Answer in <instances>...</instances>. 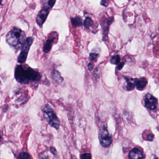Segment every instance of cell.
<instances>
[{"label": "cell", "mask_w": 159, "mask_h": 159, "mask_svg": "<svg viewBox=\"0 0 159 159\" xmlns=\"http://www.w3.org/2000/svg\"><path fill=\"white\" fill-rule=\"evenodd\" d=\"M40 74L30 67L17 66L15 70V78L18 82L28 84L32 82L38 81L41 79Z\"/></svg>", "instance_id": "obj_1"}, {"label": "cell", "mask_w": 159, "mask_h": 159, "mask_svg": "<svg viewBox=\"0 0 159 159\" xmlns=\"http://www.w3.org/2000/svg\"><path fill=\"white\" fill-rule=\"evenodd\" d=\"M26 39L25 32L17 27H14L6 36L7 43L16 50L22 48Z\"/></svg>", "instance_id": "obj_2"}, {"label": "cell", "mask_w": 159, "mask_h": 159, "mask_svg": "<svg viewBox=\"0 0 159 159\" xmlns=\"http://www.w3.org/2000/svg\"><path fill=\"white\" fill-rule=\"evenodd\" d=\"M41 109L44 114V118L48 124L52 127L58 130L60 126V122L53 109L48 104L43 106Z\"/></svg>", "instance_id": "obj_3"}, {"label": "cell", "mask_w": 159, "mask_h": 159, "mask_svg": "<svg viewBox=\"0 0 159 159\" xmlns=\"http://www.w3.org/2000/svg\"><path fill=\"white\" fill-rule=\"evenodd\" d=\"M33 42V38L28 37L27 38L22 47V51L18 57V62L20 64H24L26 61L29 52L30 47Z\"/></svg>", "instance_id": "obj_4"}, {"label": "cell", "mask_w": 159, "mask_h": 159, "mask_svg": "<svg viewBox=\"0 0 159 159\" xmlns=\"http://www.w3.org/2000/svg\"><path fill=\"white\" fill-rule=\"evenodd\" d=\"M98 138L100 144L104 148L109 147L112 142V139L106 127H103L100 129Z\"/></svg>", "instance_id": "obj_5"}, {"label": "cell", "mask_w": 159, "mask_h": 159, "mask_svg": "<svg viewBox=\"0 0 159 159\" xmlns=\"http://www.w3.org/2000/svg\"><path fill=\"white\" fill-rule=\"evenodd\" d=\"M144 101L145 107L148 109L153 110L156 108L158 100L152 95L147 94L144 97Z\"/></svg>", "instance_id": "obj_6"}, {"label": "cell", "mask_w": 159, "mask_h": 159, "mask_svg": "<svg viewBox=\"0 0 159 159\" xmlns=\"http://www.w3.org/2000/svg\"><path fill=\"white\" fill-rule=\"evenodd\" d=\"M49 14V11L45 9H43L39 12V14L37 16V19H36L37 24L39 26H42L44 24L48 17Z\"/></svg>", "instance_id": "obj_7"}, {"label": "cell", "mask_w": 159, "mask_h": 159, "mask_svg": "<svg viewBox=\"0 0 159 159\" xmlns=\"http://www.w3.org/2000/svg\"><path fill=\"white\" fill-rule=\"evenodd\" d=\"M128 157L131 159L144 158V155L142 152L137 148H134L130 152Z\"/></svg>", "instance_id": "obj_8"}, {"label": "cell", "mask_w": 159, "mask_h": 159, "mask_svg": "<svg viewBox=\"0 0 159 159\" xmlns=\"http://www.w3.org/2000/svg\"><path fill=\"white\" fill-rule=\"evenodd\" d=\"M148 81L146 78H141L135 79V84L137 89L139 91H142L147 85Z\"/></svg>", "instance_id": "obj_9"}, {"label": "cell", "mask_w": 159, "mask_h": 159, "mask_svg": "<svg viewBox=\"0 0 159 159\" xmlns=\"http://www.w3.org/2000/svg\"><path fill=\"white\" fill-rule=\"evenodd\" d=\"M55 38H53L49 39L46 41L43 46V52L46 53H48L52 49V43L54 41Z\"/></svg>", "instance_id": "obj_10"}, {"label": "cell", "mask_w": 159, "mask_h": 159, "mask_svg": "<svg viewBox=\"0 0 159 159\" xmlns=\"http://www.w3.org/2000/svg\"><path fill=\"white\" fill-rule=\"evenodd\" d=\"M126 80V82H127V85H126V89L127 91H130L134 90V87H135V79H132V78H125Z\"/></svg>", "instance_id": "obj_11"}, {"label": "cell", "mask_w": 159, "mask_h": 159, "mask_svg": "<svg viewBox=\"0 0 159 159\" xmlns=\"http://www.w3.org/2000/svg\"><path fill=\"white\" fill-rule=\"evenodd\" d=\"M70 21H71V25L74 27L82 26V19L80 16L72 17V18H70Z\"/></svg>", "instance_id": "obj_12"}, {"label": "cell", "mask_w": 159, "mask_h": 159, "mask_svg": "<svg viewBox=\"0 0 159 159\" xmlns=\"http://www.w3.org/2000/svg\"><path fill=\"white\" fill-rule=\"evenodd\" d=\"M56 0H44L43 2V9L45 10H51L54 6Z\"/></svg>", "instance_id": "obj_13"}, {"label": "cell", "mask_w": 159, "mask_h": 159, "mask_svg": "<svg viewBox=\"0 0 159 159\" xmlns=\"http://www.w3.org/2000/svg\"><path fill=\"white\" fill-rule=\"evenodd\" d=\"M113 19L112 17H110V18L107 19L106 20V22L105 24H103L104 25H102V28L103 30V34L104 35H107L109 27L110 25L111 24V23L113 22Z\"/></svg>", "instance_id": "obj_14"}, {"label": "cell", "mask_w": 159, "mask_h": 159, "mask_svg": "<svg viewBox=\"0 0 159 159\" xmlns=\"http://www.w3.org/2000/svg\"><path fill=\"white\" fill-rule=\"evenodd\" d=\"M52 77L54 80L57 82H61L63 81V79L61 77V74L57 70H53L52 72Z\"/></svg>", "instance_id": "obj_15"}, {"label": "cell", "mask_w": 159, "mask_h": 159, "mask_svg": "<svg viewBox=\"0 0 159 159\" xmlns=\"http://www.w3.org/2000/svg\"><path fill=\"white\" fill-rule=\"evenodd\" d=\"M84 25L85 28L87 29L89 28L93 25V21L92 20L91 17H87L84 20Z\"/></svg>", "instance_id": "obj_16"}, {"label": "cell", "mask_w": 159, "mask_h": 159, "mask_svg": "<svg viewBox=\"0 0 159 159\" xmlns=\"http://www.w3.org/2000/svg\"><path fill=\"white\" fill-rule=\"evenodd\" d=\"M120 62V57L119 56L116 55L112 57L110 60V63L113 65H118Z\"/></svg>", "instance_id": "obj_17"}, {"label": "cell", "mask_w": 159, "mask_h": 159, "mask_svg": "<svg viewBox=\"0 0 159 159\" xmlns=\"http://www.w3.org/2000/svg\"><path fill=\"white\" fill-rule=\"evenodd\" d=\"M18 158V159H31V157L29 153L23 152L19 154Z\"/></svg>", "instance_id": "obj_18"}, {"label": "cell", "mask_w": 159, "mask_h": 159, "mask_svg": "<svg viewBox=\"0 0 159 159\" xmlns=\"http://www.w3.org/2000/svg\"><path fill=\"white\" fill-rule=\"evenodd\" d=\"M81 159H91L92 156L89 153H84L82 154L80 156Z\"/></svg>", "instance_id": "obj_19"}, {"label": "cell", "mask_w": 159, "mask_h": 159, "mask_svg": "<svg viewBox=\"0 0 159 159\" xmlns=\"http://www.w3.org/2000/svg\"><path fill=\"white\" fill-rule=\"evenodd\" d=\"M98 57V54L96 53H91L89 56L90 59L92 61H93L97 59Z\"/></svg>", "instance_id": "obj_20"}, {"label": "cell", "mask_w": 159, "mask_h": 159, "mask_svg": "<svg viewBox=\"0 0 159 159\" xmlns=\"http://www.w3.org/2000/svg\"><path fill=\"white\" fill-rule=\"evenodd\" d=\"M109 3V0H101L100 4L102 6L107 7Z\"/></svg>", "instance_id": "obj_21"}, {"label": "cell", "mask_w": 159, "mask_h": 159, "mask_svg": "<svg viewBox=\"0 0 159 159\" xmlns=\"http://www.w3.org/2000/svg\"><path fill=\"white\" fill-rule=\"evenodd\" d=\"M50 151H51V152L53 155H54L55 156H57V152L56 149L55 148H53V147H51Z\"/></svg>", "instance_id": "obj_22"}, {"label": "cell", "mask_w": 159, "mask_h": 159, "mask_svg": "<svg viewBox=\"0 0 159 159\" xmlns=\"http://www.w3.org/2000/svg\"><path fill=\"white\" fill-rule=\"evenodd\" d=\"M153 139H154V136L152 134H150L147 136V139L148 141H152Z\"/></svg>", "instance_id": "obj_23"}, {"label": "cell", "mask_w": 159, "mask_h": 159, "mask_svg": "<svg viewBox=\"0 0 159 159\" xmlns=\"http://www.w3.org/2000/svg\"><path fill=\"white\" fill-rule=\"evenodd\" d=\"M94 67V64L93 63H90L88 65V69L90 71L93 70Z\"/></svg>", "instance_id": "obj_24"}, {"label": "cell", "mask_w": 159, "mask_h": 159, "mask_svg": "<svg viewBox=\"0 0 159 159\" xmlns=\"http://www.w3.org/2000/svg\"><path fill=\"white\" fill-rule=\"evenodd\" d=\"M124 65V63H121L120 64L118 67V70H120L123 67Z\"/></svg>", "instance_id": "obj_25"}]
</instances>
